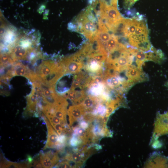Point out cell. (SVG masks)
<instances>
[{
	"label": "cell",
	"mask_w": 168,
	"mask_h": 168,
	"mask_svg": "<svg viewBox=\"0 0 168 168\" xmlns=\"http://www.w3.org/2000/svg\"><path fill=\"white\" fill-rule=\"evenodd\" d=\"M55 166L56 167L59 168H71L72 167L69 163V161L65 160L58 163Z\"/></svg>",
	"instance_id": "e0dca14e"
},
{
	"label": "cell",
	"mask_w": 168,
	"mask_h": 168,
	"mask_svg": "<svg viewBox=\"0 0 168 168\" xmlns=\"http://www.w3.org/2000/svg\"><path fill=\"white\" fill-rule=\"evenodd\" d=\"M96 98L94 96L89 95L86 96L81 103L86 110H91L96 103Z\"/></svg>",
	"instance_id": "7c38bea8"
},
{
	"label": "cell",
	"mask_w": 168,
	"mask_h": 168,
	"mask_svg": "<svg viewBox=\"0 0 168 168\" xmlns=\"http://www.w3.org/2000/svg\"><path fill=\"white\" fill-rule=\"evenodd\" d=\"M165 86L168 88V81L166 82L165 84Z\"/></svg>",
	"instance_id": "ffe728a7"
},
{
	"label": "cell",
	"mask_w": 168,
	"mask_h": 168,
	"mask_svg": "<svg viewBox=\"0 0 168 168\" xmlns=\"http://www.w3.org/2000/svg\"><path fill=\"white\" fill-rule=\"evenodd\" d=\"M65 70V74L78 73L84 67V64L77 53L65 57L59 62Z\"/></svg>",
	"instance_id": "7a4b0ae2"
},
{
	"label": "cell",
	"mask_w": 168,
	"mask_h": 168,
	"mask_svg": "<svg viewBox=\"0 0 168 168\" xmlns=\"http://www.w3.org/2000/svg\"><path fill=\"white\" fill-rule=\"evenodd\" d=\"M138 0H124V4L126 7L130 8Z\"/></svg>",
	"instance_id": "d6986e66"
},
{
	"label": "cell",
	"mask_w": 168,
	"mask_h": 168,
	"mask_svg": "<svg viewBox=\"0 0 168 168\" xmlns=\"http://www.w3.org/2000/svg\"><path fill=\"white\" fill-rule=\"evenodd\" d=\"M88 151L84 147L81 152H75L73 153L67 154L64 157V160L69 161H72L79 165H82L86 157L84 156L85 153Z\"/></svg>",
	"instance_id": "9c48e42d"
},
{
	"label": "cell",
	"mask_w": 168,
	"mask_h": 168,
	"mask_svg": "<svg viewBox=\"0 0 168 168\" xmlns=\"http://www.w3.org/2000/svg\"><path fill=\"white\" fill-rule=\"evenodd\" d=\"M148 61H152L158 64H161L165 59L164 53L160 49H156L153 47L148 52Z\"/></svg>",
	"instance_id": "30bf717a"
},
{
	"label": "cell",
	"mask_w": 168,
	"mask_h": 168,
	"mask_svg": "<svg viewBox=\"0 0 168 168\" xmlns=\"http://www.w3.org/2000/svg\"><path fill=\"white\" fill-rule=\"evenodd\" d=\"M119 46V43L117 39L112 36V37L106 42L104 47L108 53L116 49Z\"/></svg>",
	"instance_id": "4fadbf2b"
},
{
	"label": "cell",
	"mask_w": 168,
	"mask_h": 168,
	"mask_svg": "<svg viewBox=\"0 0 168 168\" xmlns=\"http://www.w3.org/2000/svg\"><path fill=\"white\" fill-rule=\"evenodd\" d=\"M125 71L126 79L134 84L148 80V76L142 69L139 68L135 64L129 66Z\"/></svg>",
	"instance_id": "3957f363"
},
{
	"label": "cell",
	"mask_w": 168,
	"mask_h": 168,
	"mask_svg": "<svg viewBox=\"0 0 168 168\" xmlns=\"http://www.w3.org/2000/svg\"><path fill=\"white\" fill-rule=\"evenodd\" d=\"M5 33L4 36V40L6 42L11 43L14 40V33L10 30H7Z\"/></svg>",
	"instance_id": "2e32d148"
},
{
	"label": "cell",
	"mask_w": 168,
	"mask_h": 168,
	"mask_svg": "<svg viewBox=\"0 0 168 168\" xmlns=\"http://www.w3.org/2000/svg\"><path fill=\"white\" fill-rule=\"evenodd\" d=\"M11 71L12 77L20 76L29 79L33 72L27 67L20 63L14 64L11 69Z\"/></svg>",
	"instance_id": "ba28073f"
},
{
	"label": "cell",
	"mask_w": 168,
	"mask_h": 168,
	"mask_svg": "<svg viewBox=\"0 0 168 168\" xmlns=\"http://www.w3.org/2000/svg\"><path fill=\"white\" fill-rule=\"evenodd\" d=\"M57 152H54L51 150H49L45 152L50 159L54 166L59 160Z\"/></svg>",
	"instance_id": "9a60e30c"
},
{
	"label": "cell",
	"mask_w": 168,
	"mask_h": 168,
	"mask_svg": "<svg viewBox=\"0 0 168 168\" xmlns=\"http://www.w3.org/2000/svg\"><path fill=\"white\" fill-rule=\"evenodd\" d=\"M81 139H79L76 137V136H73L71 138L70 141V144L72 146H75L78 145L81 143Z\"/></svg>",
	"instance_id": "ac0fdd59"
},
{
	"label": "cell",
	"mask_w": 168,
	"mask_h": 168,
	"mask_svg": "<svg viewBox=\"0 0 168 168\" xmlns=\"http://www.w3.org/2000/svg\"><path fill=\"white\" fill-rule=\"evenodd\" d=\"M39 154L40 161L43 167L48 168L54 166L50 159L42 150L40 152Z\"/></svg>",
	"instance_id": "8fae6325"
},
{
	"label": "cell",
	"mask_w": 168,
	"mask_h": 168,
	"mask_svg": "<svg viewBox=\"0 0 168 168\" xmlns=\"http://www.w3.org/2000/svg\"><path fill=\"white\" fill-rule=\"evenodd\" d=\"M27 105L24 112V116H31L37 112V106L39 100V96L34 86L32 85L31 91L26 97ZM38 113V112H37Z\"/></svg>",
	"instance_id": "5b68a950"
},
{
	"label": "cell",
	"mask_w": 168,
	"mask_h": 168,
	"mask_svg": "<svg viewBox=\"0 0 168 168\" xmlns=\"http://www.w3.org/2000/svg\"><path fill=\"white\" fill-rule=\"evenodd\" d=\"M11 50L10 54L14 62L19 60L26 59L29 52L33 51V49H27L19 44H16Z\"/></svg>",
	"instance_id": "52a82bcc"
},
{
	"label": "cell",
	"mask_w": 168,
	"mask_h": 168,
	"mask_svg": "<svg viewBox=\"0 0 168 168\" xmlns=\"http://www.w3.org/2000/svg\"><path fill=\"white\" fill-rule=\"evenodd\" d=\"M86 111L85 108L81 103L70 106L67 111L70 126L71 127L78 119L84 115Z\"/></svg>",
	"instance_id": "8992f818"
},
{
	"label": "cell",
	"mask_w": 168,
	"mask_h": 168,
	"mask_svg": "<svg viewBox=\"0 0 168 168\" xmlns=\"http://www.w3.org/2000/svg\"><path fill=\"white\" fill-rule=\"evenodd\" d=\"M35 73L38 80L45 85L52 86H54L58 79L65 74V70L59 63H56L48 60L41 63Z\"/></svg>",
	"instance_id": "6da1fadb"
},
{
	"label": "cell",
	"mask_w": 168,
	"mask_h": 168,
	"mask_svg": "<svg viewBox=\"0 0 168 168\" xmlns=\"http://www.w3.org/2000/svg\"><path fill=\"white\" fill-rule=\"evenodd\" d=\"M13 62L10 54L3 53L1 54L0 66L2 68L5 67Z\"/></svg>",
	"instance_id": "5bb4252c"
},
{
	"label": "cell",
	"mask_w": 168,
	"mask_h": 168,
	"mask_svg": "<svg viewBox=\"0 0 168 168\" xmlns=\"http://www.w3.org/2000/svg\"><path fill=\"white\" fill-rule=\"evenodd\" d=\"M41 117L46 123L48 131L47 140L43 150L47 148H58L59 146L58 134L53 128L46 116L42 114Z\"/></svg>",
	"instance_id": "277c9868"
}]
</instances>
